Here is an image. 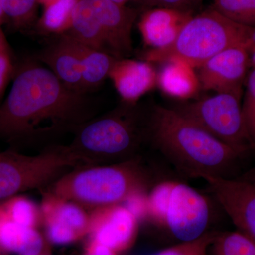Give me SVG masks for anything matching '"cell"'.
<instances>
[{"instance_id":"cell-9","label":"cell","mask_w":255,"mask_h":255,"mask_svg":"<svg viewBox=\"0 0 255 255\" xmlns=\"http://www.w3.org/2000/svg\"><path fill=\"white\" fill-rule=\"evenodd\" d=\"M39 206L41 226L50 244L68 246L88 236L90 211L82 206L47 190Z\"/></svg>"},{"instance_id":"cell-22","label":"cell","mask_w":255,"mask_h":255,"mask_svg":"<svg viewBox=\"0 0 255 255\" xmlns=\"http://www.w3.org/2000/svg\"><path fill=\"white\" fill-rule=\"evenodd\" d=\"M0 205L14 221L24 227L38 228L41 226L40 206L22 194L0 201Z\"/></svg>"},{"instance_id":"cell-3","label":"cell","mask_w":255,"mask_h":255,"mask_svg":"<svg viewBox=\"0 0 255 255\" xmlns=\"http://www.w3.org/2000/svg\"><path fill=\"white\" fill-rule=\"evenodd\" d=\"M148 185V174L136 157L119 163L77 167L46 190L91 211L123 204L134 194L147 192Z\"/></svg>"},{"instance_id":"cell-19","label":"cell","mask_w":255,"mask_h":255,"mask_svg":"<svg viewBox=\"0 0 255 255\" xmlns=\"http://www.w3.org/2000/svg\"><path fill=\"white\" fill-rule=\"evenodd\" d=\"M64 34L82 44L110 53L105 33L90 0H78L70 28Z\"/></svg>"},{"instance_id":"cell-11","label":"cell","mask_w":255,"mask_h":255,"mask_svg":"<svg viewBox=\"0 0 255 255\" xmlns=\"http://www.w3.org/2000/svg\"><path fill=\"white\" fill-rule=\"evenodd\" d=\"M251 55L246 46L223 50L199 67L201 86L217 93L230 94L241 100Z\"/></svg>"},{"instance_id":"cell-17","label":"cell","mask_w":255,"mask_h":255,"mask_svg":"<svg viewBox=\"0 0 255 255\" xmlns=\"http://www.w3.org/2000/svg\"><path fill=\"white\" fill-rule=\"evenodd\" d=\"M49 243L38 228L24 227L0 205V251L17 255H48Z\"/></svg>"},{"instance_id":"cell-34","label":"cell","mask_w":255,"mask_h":255,"mask_svg":"<svg viewBox=\"0 0 255 255\" xmlns=\"http://www.w3.org/2000/svg\"><path fill=\"white\" fill-rule=\"evenodd\" d=\"M3 0H0V26L5 21L4 11H3Z\"/></svg>"},{"instance_id":"cell-35","label":"cell","mask_w":255,"mask_h":255,"mask_svg":"<svg viewBox=\"0 0 255 255\" xmlns=\"http://www.w3.org/2000/svg\"><path fill=\"white\" fill-rule=\"evenodd\" d=\"M250 55H251V65L255 68V48L250 51Z\"/></svg>"},{"instance_id":"cell-14","label":"cell","mask_w":255,"mask_h":255,"mask_svg":"<svg viewBox=\"0 0 255 255\" xmlns=\"http://www.w3.org/2000/svg\"><path fill=\"white\" fill-rule=\"evenodd\" d=\"M155 69L148 62L119 58L109 78L125 103L135 104L157 85Z\"/></svg>"},{"instance_id":"cell-26","label":"cell","mask_w":255,"mask_h":255,"mask_svg":"<svg viewBox=\"0 0 255 255\" xmlns=\"http://www.w3.org/2000/svg\"><path fill=\"white\" fill-rule=\"evenodd\" d=\"M174 183L172 181L159 183L148 193V218L159 224L164 225Z\"/></svg>"},{"instance_id":"cell-2","label":"cell","mask_w":255,"mask_h":255,"mask_svg":"<svg viewBox=\"0 0 255 255\" xmlns=\"http://www.w3.org/2000/svg\"><path fill=\"white\" fill-rule=\"evenodd\" d=\"M147 129L164 157L189 177H228L229 169L243 155L172 108H154Z\"/></svg>"},{"instance_id":"cell-27","label":"cell","mask_w":255,"mask_h":255,"mask_svg":"<svg viewBox=\"0 0 255 255\" xmlns=\"http://www.w3.org/2000/svg\"><path fill=\"white\" fill-rule=\"evenodd\" d=\"M216 235V232H206L196 239L182 241L153 255H209L210 247Z\"/></svg>"},{"instance_id":"cell-21","label":"cell","mask_w":255,"mask_h":255,"mask_svg":"<svg viewBox=\"0 0 255 255\" xmlns=\"http://www.w3.org/2000/svg\"><path fill=\"white\" fill-rule=\"evenodd\" d=\"M78 0H54L44 6L38 23V29L46 34H64L71 23Z\"/></svg>"},{"instance_id":"cell-1","label":"cell","mask_w":255,"mask_h":255,"mask_svg":"<svg viewBox=\"0 0 255 255\" xmlns=\"http://www.w3.org/2000/svg\"><path fill=\"white\" fill-rule=\"evenodd\" d=\"M13 79L0 104V137L15 140L73 131L92 118L86 94L69 89L47 67L25 62Z\"/></svg>"},{"instance_id":"cell-5","label":"cell","mask_w":255,"mask_h":255,"mask_svg":"<svg viewBox=\"0 0 255 255\" xmlns=\"http://www.w3.org/2000/svg\"><path fill=\"white\" fill-rule=\"evenodd\" d=\"M252 29L233 22L211 8L191 16L172 44L147 51L144 60L150 63L179 59L199 68L223 50L246 46Z\"/></svg>"},{"instance_id":"cell-23","label":"cell","mask_w":255,"mask_h":255,"mask_svg":"<svg viewBox=\"0 0 255 255\" xmlns=\"http://www.w3.org/2000/svg\"><path fill=\"white\" fill-rule=\"evenodd\" d=\"M211 255H255V243L240 231L216 233Z\"/></svg>"},{"instance_id":"cell-38","label":"cell","mask_w":255,"mask_h":255,"mask_svg":"<svg viewBox=\"0 0 255 255\" xmlns=\"http://www.w3.org/2000/svg\"><path fill=\"white\" fill-rule=\"evenodd\" d=\"M0 255H9L7 253H3V252L0 251Z\"/></svg>"},{"instance_id":"cell-24","label":"cell","mask_w":255,"mask_h":255,"mask_svg":"<svg viewBox=\"0 0 255 255\" xmlns=\"http://www.w3.org/2000/svg\"><path fill=\"white\" fill-rule=\"evenodd\" d=\"M212 8L233 22L255 28V0H215Z\"/></svg>"},{"instance_id":"cell-7","label":"cell","mask_w":255,"mask_h":255,"mask_svg":"<svg viewBox=\"0 0 255 255\" xmlns=\"http://www.w3.org/2000/svg\"><path fill=\"white\" fill-rule=\"evenodd\" d=\"M240 101L230 94L217 93L172 109L243 155L254 148L247 131Z\"/></svg>"},{"instance_id":"cell-31","label":"cell","mask_w":255,"mask_h":255,"mask_svg":"<svg viewBox=\"0 0 255 255\" xmlns=\"http://www.w3.org/2000/svg\"><path fill=\"white\" fill-rule=\"evenodd\" d=\"M0 53L11 54L9 45H8L7 41H6V38H5L1 28H0Z\"/></svg>"},{"instance_id":"cell-13","label":"cell","mask_w":255,"mask_h":255,"mask_svg":"<svg viewBox=\"0 0 255 255\" xmlns=\"http://www.w3.org/2000/svg\"><path fill=\"white\" fill-rule=\"evenodd\" d=\"M108 46L109 53L122 58L132 51L131 31L136 13L112 0H90Z\"/></svg>"},{"instance_id":"cell-36","label":"cell","mask_w":255,"mask_h":255,"mask_svg":"<svg viewBox=\"0 0 255 255\" xmlns=\"http://www.w3.org/2000/svg\"><path fill=\"white\" fill-rule=\"evenodd\" d=\"M54 1V0H38V4H41L43 5V6H46V5L49 4L50 3H51L52 1Z\"/></svg>"},{"instance_id":"cell-8","label":"cell","mask_w":255,"mask_h":255,"mask_svg":"<svg viewBox=\"0 0 255 255\" xmlns=\"http://www.w3.org/2000/svg\"><path fill=\"white\" fill-rule=\"evenodd\" d=\"M203 179L238 231L255 243V165L238 177Z\"/></svg>"},{"instance_id":"cell-30","label":"cell","mask_w":255,"mask_h":255,"mask_svg":"<svg viewBox=\"0 0 255 255\" xmlns=\"http://www.w3.org/2000/svg\"><path fill=\"white\" fill-rule=\"evenodd\" d=\"M82 255H118V253L108 247L90 240Z\"/></svg>"},{"instance_id":"cell-33","label":"cell","mask_w":255,"mask_h":255,"mask_svg":"<svg viewBox=\"0 0 255 255\" xmlns=\"http://www.w3.org/2000/svg\"><path fill=\"white\" fill-rule=\"evenodd\" d=\"M158 1L167 6H174V5L180 4L184 0H158Z\"/></svg>"},{"instance_id":"cell-16","label":"cell","mask_w":255,"mask_h":255,"mask_svg":"<svg viewBox=\"0 0 255 255\" xmlns=\"http://www.w3.org/2000/svg\"><path fill=\"white\" fill-rule=\"evenodd\" d=\"M191 17L189 12L172 8H157L142 15L138 28L146 46L152 50L162 49L173 43Z\"/></svg>"},{"instance_id":"cell-12","label":"cell","mask_w":255,"mask_h":255,"mask_svg":"<svg viewBox=\"0 0 255 255\" xmlns=\"http://www.w3.org/2000/svg\"><path fill=\"white\" fill-rule=\"evenodd\" d=\"M90 216V240L108 247L118 254L135 244L139 220L124 204L92 210Z\"/></svg>"},{"instance_id":"cell-20","label":"cell","mask_w":255,"mask_h":255,"mask_svg":"<svg viewBox=\"0 0 255 255\" xmlns=\"http://www.w3.org/2000/svg\"><path fill=\"white\" fill-rule=\"evenodd\" d=\"M71 40L80 58L82 83L84 90L87 94L100 87L106 79L109 78L112 65L119 58H116L103 50L82 44L73 38Z\"/></svg>"},{"instance_id":"cell-25","label":"cell","mask_w":255,"mask_h":255,"mask_svg":"<svg viewBox=\"0 0 255 255\" xmlns=\"http://www.w3.org/2000/svg\"><path fill=\"white\" fill-rule=\"evenodd\" d=\"M38 4V0H3L5 20L16 29H26L34 19Z\"/></svg>"},{"instance_id":"cell-28","label":"cell","mask_w":255,"mask_h":255,"mask_svg":"<svg viewBox=\"0 0 255 255\" xmlns=\"http://www.w3.org/2000/svg\"><path fill=\"white\" fill-rule=\"evenodd\" d=\"M242 111L247 131L253 148H255V68L248 77Z\"/></svg>"},{"instance_id":"cell-6","label":"cell","mask_w":255,"mask_h":255,"mask_svg":"<svg viewBox=\"0 0 255 255\" xmlns=\"http://www.w3.org/2000/svg\"><path fill=\"white\" fill-rule=\"evenodd\" d=\"M86 165L68 146L53 147L36 155L0 152V201L48 187L69 171Z\"/></svg>"},{"instance_id":"cell-18","label":"cell","mask_w":255,"mask_h":255,"mask_svg":"<svg viewBox=\"0 0 255 255\" xmlns=\"http://www.w3.org/2000/svg\"><path fill=\"white\" fill-rule=\"evenodd\" d=\"M163 63L157 74V85L164 94L179 100H187L197 94L201 85L193 67L179 59Z\"/></svg>"},{"instance_id":"cell-29","label":"cell","mask_w":255,"mask_h":255,"mask_svg":"<svg viewBox=\"0 0 255 255\" xmlns=\"http://www.w3.org/2000/svg\"><path fill=\"white\" fill-rule=\"evenodd\" d=\"M14 73L11 54L0 53V101L2 99L10 79Z\"/></svg>"},{"instance_id":"cell-15","label":"cell","mask_w":255,"mask_h":255,"mask_svg":"<svg viewBox=\"0 0 255 255\" xmlns=\"http://www.w3.org/2000/svg\"><path fill=\"white\" fill-rule=\"evenodd\" d=\"M38 58L65 86L79 93L86 94L82 83L80 58L70 37L60 35L42 50Z\"/></svg>"},{"instance_id":"cell-37","label":"cell","mask_w":255,"mask_h":255,"mask_svg":"<svg viewBox=\"0 0 255 255\" xmlns=\"http://www.w3.org/2000/svg\"><path fill=\"white\" fill-rule=\"evenodd\" d=\"M112 1H114V2L117 3V4L124 5V4L127 2L128 1H129V0H112Z\"/></svg>"},{"instance_id":"cell-4","label":"cell","mask_w":255,"mask_h":255,"mask_svg":"<svg viewBox=\"0 0 255 255\" xmlns=\"http://www.w3.org/2000/svg\"><path fill=\"white\" fill-rule=\"evenodd\" d=\"M135 104L126 103L101 117L89 119L73 130L68 145L87 165L119 163L136 158L137 151L148 134Z\"/></svg>"},{"instance_id":"cell-32","label":"cell","mask_w":255,"mask_h":255,"mask_svg":"<svg viewBox=\"0 0 255 255\" xmlns=\"http://www.w3.org/2000/svg\"><path fill=\"white\" fill-rule=\"evenodd\" d=\"M246 48H248L249 52L255 48V28L252 29L251 36L247 41Z\"/></svg>"},{"instance_id":"cell-10","label":"cell","mask_w":255,"mask_h":255,"mask_svg":"<svg viewBox=\"0 0 255 255\" xmlns=\"http://www.w3.org/2000/svg\"><path fill=\"white\" fill-rule=\"evenodd\" d=\"M209 204L204 196L187 184L174 182L164 226L182 241L196 239L206 233Z\"/></svg>"}]
</instances>
